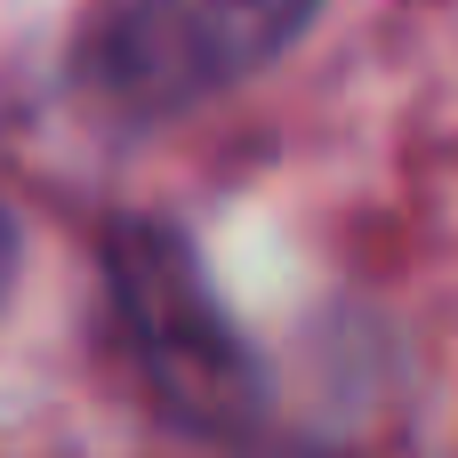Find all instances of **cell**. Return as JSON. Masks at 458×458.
Instances as JSON below:
<instances>
[{
  "label": "cell",
  "instance_id": "6da1fadb",
  "mask_svg": "<svg viewBox=\"0 0 458 458\" xmlns=\"http://www.w3.org/2000/svg\"><path fill=\"white\" fill-rule=\"evenodd\" d=\"M113 306H121V330L145 362V378L161 386V403L193 427H225L250 411V354L217 306V290L201 282V258L153 225V217H129L113 233Z\"/></svg>",
  "mask_w": 458,
  "mask_h": 458
},
{
  "label": "cell",
  "instance_id": "7a4b0ae2",
  "mask_svg": "<svg viewBox=\"0 0 458 458\" xmlns=\"http://www.w3.org/2000/svg\"><path fill=\"white\" fill-rule=\"evenodd\" d=\"M322 0H121L97 40V81L121 113H177L298 40Z\"/></svg>",
  "mask_w": 458,
  "mask_h": 458
},
{
  "label": "cell",
  "instance_id": "3957f363",
  "mask_svg": "<svg viewBox=\"0 0 458 458\" xmlns=\"http://www.w3.org/2000/svg\"><path fill=\"white\" fill-rule=\"evenodd\" d=\"M8 274H16V225H8V209H0V290H8Z\"/></svg>",
  "mask_w": 458,
  "mask_h": 458
}]
</instances>
